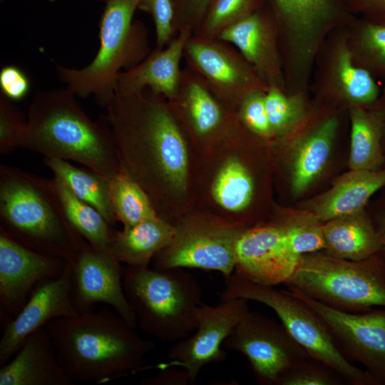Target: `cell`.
Masks as SVG:
<instances>
[{
	"label": "cell",
	"mask_w": 385,
	"mask_h": 385,
	"mask_svg": "<svg viewBox=\"0 0 385 385\" xmlns=\"http://www.w3.org/2000/svg\"><path fill=\"white\" fill-rule=\"evenodd\" d=\"M279 21L302 35L313 31L328 16L331 0H270Z\"/></svg>",
	"instance_id": "d6a6232c"
},
{
	"label": "cell",
	"mask_w": 385,
	"mask_h": 385,
	"mask_svg": "<svg viewBox=\"0 0 385 385\" xmlns=\"http://www.w3.org/2000/svg\"><path fill=\"white\" fill-rule=\"evenodd\" d=\"M254 191L252 177L236 159L228 160L218 173L212 185L215 201L230 212H240L250 203Z\"/></svg>",
	"instance_id": "f546056e"
},
{
	"label": "cell",
	"mask_w": 385,
	"mask_h": 385,
	"mask_svg": "<svg viewBox=\"0 0 385 385\" xmlns=\"http://www.w3.org/2000/svg\"><path fill=\"white\" fill-rule=\"evenodd\" d=\"M380 192L381 195L371 203L368 211L379 241L378 255L385 261V188Z\"/></svg>",
	"instance_id": "7bdbcfd3"
},
{
	"label": "cell",
	"mask_w": 385,
	"mask_h": 385,
	"mask_svg": "<svg viewBox=\"0 0 385 385\" xmlns=\"http://www.w3.org/2000/svg\"><path fill=\"white\" fill-rule=\"evenodd\" d=\"M211 1L173 0L177 33L180 31H189L193 34Z\"/></svg>",
	"instance_id": "ab89813d"
},
{
	"label": "cell",
	"mask_w": 385,
	"mask_h": 385,
	"mask_svg": "<svg viewBox=\"0 0 385 385\" xmlns=\"http://www.w3.org/2000/svg\"><path fill=\"white\" fill-rule=\"evenodd\" d=\"M289 287V291L323 321L342 354L359 362L377 381L385 385V308L360 313L334 309Z\"/></svg>",
	"instance_id": "8fae6325"
},
{
	"label": "cell",
	"mask_w": 385,
	"mask_h": 385,
	"mask_svg": "<svg viewBox=\"0 0 385 385\" xmlns=\"http://www.w3.org/2000/svg\"><path fill=\"white\" fill-rule=\"evenodd\" d=\"M138 9L149 14L154 23L155 48H164L177 36L173 0H140Z\"/></svg>",
	"instance_id": "74e56055"
},
{
	"label": "cell",
	"mask_w": 385,
	"mask_h": 385,
	"mask_svg": "<svg viewBox=\"0 0 385 385\" xmlns=\"http://www.w3.org/2000/svg\"><path fill=\"white\" fill-rule=\"evenodd\" d=\"M52 181L73 228L93 247L109 249L113 230L101 212L76 197L56 176Z\"/></svg>",
	"instance_id": "83f0119b"
},
{
	"label": "cell",
	"mask_w": 385,
	"mask_h": 385,
	"mask_svg": "<svg viewBox=\"0 0 385 385\" xmlns=\"http://www.w3.org/2000/svg\"><path fill=\"white\" fill-rule=\"evenodd\" d=\"M374 108L379 114L382 125V146L385 156V93Z\"/></svg>",
	"instance_id": "bcb514c9"
},
{
	"label": "cell",
	"mask_w": 385,
	"mask_h": 385,
	"mask_svg": "<svg viewBox=\"0 0 385 385\" xmlns=\"http://www.w3.org/2000/svg\"><path fill=\"white\" fill-rule=\"evenodd\" d=\"M104 117L122 169L151 202L163 185L185 190L188 157L185 138L168 101L149 89L115 95Z\"/></svg>",
	"instance_id": "6da1fadb"
},
{
	"label": "cell",
	"mask_w": 385,
	"mask_h": 385,
	"mask_svg": "<svg viewBox=\"0 0 385 385\" xmlns=\"http://www.w3.org/2000/svg\"><path fill=\"white\" fill-rule=\"evenodd\" d=\"M176 118H180L196 137L210 138L234 130L238 117L221 101L205 82L188 67L183 69L176 96L168 101Z\"/></svg>",
	"instance_id": "ac0fdd59"
},
{
	"label": "cell",
	"mask_w": 385,
	"mask_h": 385,
	"mask_svg": "<svg viewBox=\"0 0 385 385\" xmlns=\"http://www.w3.org/2000/svg\"><path fill=\"white\" fill-rule=\"evenodd\" d=\"M235 272L257 284L276 286L294 274L300 256L276 224L245 229L235 245Z\"/></svg>",
	"instance_id": "2e32d148"
},
{
	"label": "cell",
	"mask_w": 385,
	"mask_h": 385,
	"mask_svg": "<svg viewBox=\"0 0 385 385\" xmlns=\"http://www.w3.org/2000/svg\"><path fill=\"white\" fill-rule=\"evenodd\" d=\"M78 314L71 296L68 263L61 275L36 287L19 314L5 324L0 339V366L10 360L37 329L54 319Z\"/></svg>",
	"instance_id": "e0dca14e"
},
{
	"label": "cell",
	"mask_w": 385,
	"mask_h": 385,
	"mask_svg": "<svg viewBox=\"0 0 385 385\" xmlns=\"http://www.w3.org/2000/svg\"><path fill=\"white\" fill-rule=\"evenodd\" d=\"M343 381L345 380L332 369L309 358L287 371L278 385H341Z\"/></svg>",
	"instance_id": "d590c367"
},
{
	"label": "cell",
	"mask_w": 385,
	"mask_h": 385,
	"mask_svg": "<svg viewBox=\"0 0 385 385\" xmlns=\"http://www.w3.org/2000/svg\"><path fill=\"white\" fill-rule=\"evenodd\" d=\"M160 371L161 372L155 376L144 379L141 384L143 385H185L189 384L187 373L180 368H168Z\"/></svg>",
	"instance_id": "ee69618b"
},
{
	"label": "cell",
	"mask_w": 385,
	"mask_h": 385,
	"mask_svg": "<svg viewBox=\"0 0 385 385\" xmlns=\"http://www.w3.org/2000/svg\"><path fill=\"white\" fill-rule=\"evenodd\" d=\"M337 69L342 91L349 101L359 107L376 103L379 89L376 82L368 71L352 63L348 51L339 53Z\"/></svg>",
	"instance_id": "836d02e7"
},
{
	"label": "cell",
	"mask_w": 385,
	"mask_h": 385,
	"mask_svg": "<svg viewBox=\"0 0 385 385\" xmlns=\"http://www.w3.org/2000/svg\"><path fill=\"white\" fill-rule=\"evenodd\" d=\"M140 0H109L99 21L100 46L93 61L82 68L56 65L66 88L80 98L93 96L106 107L115 96L118 76L135 66L151 52L148 29L133 20Z\"/></svg>",
	"instance_id": "5b68a950"
},
{
	"label": "cell",
	"mask_w": 385,
	"mask_h": 385,
	"mask_svg": "<svg viewBox=\"0 0 385 385\" xmlns=\"http://www.w3.org/2000/svg\"><path fill=\"white\" fill-rule=\"evenodd\" d=\"M372 11L382 18L381 24H385V0H365Z\"/></svg>",
	"instance_id": "f6af8a7d"
},
{
	"label": "cell",
	"mask_w": 385,
	"mask_h": 385,
	"mask_svg": "<svg viewBox=\"0 0 385 385\" xmlns=\"http://www.w3.org/2000/svg\"><path fill=\"white\" fill-rule=\"evenodd\" d=\"M286 284L347 312L385 308V261L379 255L349 260L330 255L324 250L304 254Z\"/></svg>",
	"instance_id": "52a82bcc"
},
{
	"label": "cell",
	"mask_w": 385,
	"mask_h": 385,
	"mask_svg": "<svg viewBox=\"0 0 385 385\" xmlns=\"http://www.w3.org/2000/svg\"><path fill=\"white\" fill-rule=\"evenodd\" d=\"M324 251L334 257L361 260L378 255L379 238L367 207L324 222Z\"/></svg>",
	"instance_id": "d4e9b609"
},
{
	"label": "cell",
	"mask_w": 385,
	"mask_h": 385,
	"mask_svg": "<svg viewBox=\"0 0 385 385\" xmlns=\"http://www.w3.org/2000/svg\"><path fill=\"white\" fill-rule=\"evenodd\" d=\"M385 188V167L377 170H349L323 193L307 200L302 209L323 222L366 208L370 199Z\"/></svg>",
	"instance_id": "44dd1931"
},
{
	"label": "cell",
	"mask_w": 385,
	"mask_h": 385,
	"mask_svg": "<svg viewBox=\"0 0 385 385\" xmlns=\"http://www.w3.org/2000/svg\"><path fill=\"white\" fill-rule=\"evenodd\" d=\"M361 41L369 61L385 69V24L374 22L366 24Z\"/></svg>",
	"instance_id": "b9f144b4"
},
{
	"label": "cell",
	"mask_w": 385,
	"mask_h": 385,
	"mask_svg": "<svg viewBox=\"0 0 385 385\" xmlns=\"http://www.w3.org/2000/svg\"><path fill=\"white\" fill-rule=\"evenodd\" d=\"M123 270L109 249H98L86 242L71 264V296L78 312H90L96 304H105L135 328L136 315L123 287Z\"/></svg>",
	"instance_id": "5bb4252c"
},
{
	"label": "cell",
	"mask_w": 385,
	"mask_h": 385,
	"mask_svg": "<svg viewBox=\"0 0 385 385\" xmlns=\"http://www.w3.org/2000/svg\"><path fill=\"white\" fill-rule=\"evenodd\" d=\"M266 91H254L238 106L237 117L249 130L262 138L272 136L265 107Z\"/></svg>",
	"instance_id": "f35d334b"
},
{
	"label": "cell",
	"mask_w": 385,
	"mask_h": 385,
	"mask_svg": "<svg viewBox=\"0 0 385 385\" xmlns=\"http://www.w3.org/2000/svg\"><path fill=\"white\" fill-rule=\"evenodd\" d=\"M259 0H212L192 35L217 39L227 28L257 11Z\"/></svg>",
	"instance_id": "1f68e13d"
},
{
	"label": "cell",
	"mask_w": 385,
	"mask_h": 385,
	"mask_svg": "<svg viewBox=\"0 0 385 385\" xmlns=\"http://www.w3.org/2000/svg\"><path fill=\"white\" fill-rule=\"evenodd\" d=\"M183 58L187 67L232 108H237L250 93L268 88L242 54L222 41L192 35L185 44Z\"/></svg>",
	"instance_id": "4fadbf2b"
},
{
	"label": "cell",
	"mask_w": 385,
	"mask_h": 385,
	"mask_svg": "<svg viewBox=\"0 0 385 385\" xmlns=\"http://www.w3.org/2000/svg\"><path fill=\"white\" fill-rule=\"evenodd\" d=\"M217 39L233 45L269 86H277L274 32L258 11L225 29Z\"/></svg>",
	"instance_id": "7402d4cb"
},
{
	"label": "cell",
	"mask_w": 385,
	"mask_h": 385,
	"mask_svg": "<svg viewBox=\"0 0 385 385\" xmlns=\"http://www.w3.org/2000/svg\"><path fill=\"white\" fill-rule=\"evenodd\" d=\"M247 302L241 298L220 300L215 306L202 302L195 314V332L173 343L168 361L153 368H180L187 373L189 384H193L203 367L225 359L223 343L242 316L250 310Z\"/></svg>",
	"instance_id": "7c38bea8"
},
{
	"label": "cell",
	"mask_w": 385,
	"mask_h": 385,
	"mask_svg": "<svg viewBox=\"0 0 385 385\" xmlns=\"http://www.w3.org/2000/svg\"><path fill=\"white\" fill-rule=\"evenodd\" d=\"M189 31H180L164 48L154 50L140 63L119 73L115 95H128L149 89L168 101L174 98L179 90L182 71L180 62L188 38Z\"/></svg>",
	"instance_id": "d6986e66"
},
{
	"label": "cell",
	"mask_w": 385,
	"mask_h": 385,
	"mask_svg": "<svg viewBox=\"0 0 385 385\" xmlns=\"http://www.w3.org/2000/svg\"><path fill=\"white\" fill-rule=\"evenodd\" d=\"M276 225L284 232L290 250L298 256L325 248L324 222L309 210L290 211Z\"/></svg>",
	"instance_id": "4dcf8cb0"
},
{
	"label": "cell",
	"mask_w": 385,
	"mask_h": 385,
	"mask_svg": "<svg viewBox=\"0 0 385 385\" xmlns=\"http://www.w3.org/2000/svg\"><path fill=\"white\" fill-rule=\"evenodd\" d=\"M265 107L272 136L292 132L304 114L302 103L286 96L278 87L269 86L265 95Z\"/></svg>",
	"instance_id": "e575fe53"
},
{
	"label": "cell",
	"mask_w": 385,
	"mask_h": 385,
	"mask_svg": "<svg viewBox=\"0 0 385 385\" xmlns=\"http://www.w3.org/2000/svg\"><path fill=\"white\" fill-rule=\"evenodd\" d=\"M337 128V118H329L292 143L290 185L294 197L303 195L324 172Z\"/></svg>",
	"instance_id": "603a6c76"
},
{
	"label": "cell",
	"mask_w": 385,
	"mask_h": 385,
	"mask_svg": "<svg viewBox=\"0 0 385 385\" xmlns=\"http://www.w3.org/2000/svg\"><path fill=\"white\" fill-rule=\"evenodd\" d=\"M96 1H101V2L106 3V2H108L109 0H96Z\"/></svg>",
	"instance_id": "7dc6e473"
},
{
	"label": "cell",
	"mask_w": 385,
	"mask_h": 385,
	"mask_svg": "<svg viewBox=\"0 0 385 385\" xmlns=\"http://www.w3.org/2000/svg\"><path fill=\"white\" fill-rule=\"evenodd\" d=\"M45 327L73 383L106 384L152 368L146 356L153 342L141 337L112 308L58 318Z\"/></svg>",
	"instance_id": "7a4b0ae2"
},
{
	"label": "cell",
	"mask_w": 385,
	"mask_h": 385,
	"mask_svg": "<svg viewBox=\"0 0 385 385\" xmlns=\"http://www.w3.org/2000/svg\"><path fill=\"white\" fill-rule=\"evenodd\" d=\"M109 190L115 220L123 228L158 215L143 188L123 169L109 182Z\"/></svg>",
	"instance_id": "f1b7e54d"
},
{
	"label": "cell",
	"mask_w": 385,
	"mask_h": 385,
	"mask_svg": "<svg viewBox=\"0 0 385 385\" xmlns=\"http://www.w3.org/2000/svg\"><path fill=\"white\" fill-rule=\"evenodd\" d=\"M26 118L13 101L0 93V154L6 155L19 148Z\"/></svg>",
	"instance_id": "8d00e7d4"
},
{
	"label": "cell",
	"mask_w": 385,
	"mask_h": 385,
	"mask_svg": "<svg viewBox=\"0 0 385 385\" xmlns=\"http://www.w3.org/2000/svg\"><path fill=\"white\" fill-rule=\"evenodd\" d=\"M44 164L76 197L98 210L113 227L116 220L109 183L103 177L91 169L76 167L61 159L44 158Z\"/></svg>",
	"instance_id": "4316f807"
},
{
	"label": "cell",
	"mask_w": 385,
	"mask_h": 385,
	"mask_svg": "<svg viewBox=\"0 0 385 385\" xmlns=\"http://www.w3.org/2000/svg\"><path fill=\"white\" fill-rule=\"evenodd\" d=\"M68 262L34 251L0 230V309L5 324L16 317L40 284L58 277Z\"/></svg>",
	"instance_id": "9a60e30c"
},
{
	"label": "cell",
	"mask_w": 385,
	"mask_h": 385,
	"mask_svg": "<svg viewBox=\"0 0 385 385\" xmlns=\"http://www.w3.org/2000/svg\"><path fill=\"white\" fill-rule=\"evenodd\" d=\"M223 347L241 353L261 385H278L287 371L310 358L282 323L250 310L236 324Z\"/></svg>",
	"instance_id": "9c48e42d"
},
{
	"label": "cell",
	"mask_w": 385,
	"mask_h": 385,
	"mask_svg": "<svg viewBox=\"0 0 385 385\" xmlns=\"http://www.w3.org/2000/svg\"><path fill=\"white\" fill-rule=\"evenodd\" d=\"M175 226L159 215L120 231L113 230L110 250L121 263L132 267H148L156 254L168 247Z\"/></svg>",
	"instance_id": "cb8c5ba5"
},
{
	"label": "cell",
	"mask_w": 385,
	"mask_h": 385,
	"mask_svg": "<svg viewBox=\"0 0 385 385\" xmlns=\"http://www.w3.org/2000/svg\"><path fill=\"white\" fill-rule=\"evenodd\" d=\"M0 230L19 244L72 264L84 238L66 217L52 178L0 165Z\"/></svg>",
	"instance_id": "277c9868"
},
{
	"label": "cell",
	"mask_w": 385,
	"mask_h": 385,
	"mask_svg": "<svg viewBox=\"0 0 385 385\" xmlns=\"http://www.w3.org/2000/svg\"><path fill=\"white\" fill-rule=\"evenodd\" d=\"M349 170H377L385 167L382 125L379 113L354 106L350 111Z\"/></svg>",
	"instance_id": "484cf974"
},
{
	"label": "cell",
	"mask_w": 385,
	"mask_h": 385,
	"mask_svg": "<svg viewBox=\"0 0 385 385\" xmlns=\"http://www.w3.org/2000/svg\"><path fill=\"white\" fill-rule=\"evenodd\" d=\"M173 241L153 258V269L216 271L228 279L235 270V245L240 225L193 220L175 226Z\"/></svg>",
	"instance_id": "30bf717a"
},
{
	"label": "cell",
	"mask_w": 385,
	"mask_h": 385,
	"mask_svg": "<svg viewBox=\"0 0 385 385\" xmlns=\"http://www.w3.org/2000/svg\"><path fill=\"white\" fill-rule=\"evenodd\" d=\"M123 287L138 324L146 334L163 342L175 343L196 329L202 289L184 269L126 266Z\"/></svg>",
	"instance_id": "8992f818"
},
{
	"label": "cell",
	"mask_w": 385,
	"mask_h": 385,
	"mask_svg": "<svg viewBox=\"0 0 385 385\" xmlns=\"http://www.w3.org/2000/svg\"><path fill=\"white\" fill-rule=\"evenodd\" d=\"M19 148L76 162L108 183L122 169L109 126L91 120L67 88L36 93Z\"/></svg>",
	"instance_id": "3957f363"
},
{
	"label": "cell",
	"mask_w": 385,
	"mask_h": 385,
	"mask_svg": "<svg viewBox=\"0 0 385 385\" xmlns=\"http://www.w3.org/2000/svg\"><path fill=\"white\" fill-rule=\"evenodd\" d=\"M225 282L220 300L241 298L267 305L310 358L332 369L349 384L378 385L368 371L354 366L342 354L321 318L289 290L257 284L236 272Z\"/></svg>",
	"instance_id": "ba28073f"
},
{
	"label": "cell",
	"mask_w": 385,
	"mask_h": 385,
	"mask_svg": "<svg viewBox=\"0 0 385 385\" xmlns=\"http://www.w3.org/2000/svg\"><path fill=\"white\" fill-rule=\"evenodd\" d=\"M0 366V385L74 384L61 366L46 327L29 335L12 358Z\"/></svg>",
	"instance_id": "ffe728a7"
},
{
	"label": "cell",
	"mask_w": 385,
	"mask_h": 385,
	"mask_svg": "<svg viewBox=\"0 0 385 385\" xmlns=\"http://www.w3.org/2000/svg\"><path fill=\"white\" fill-rule=\"evenodd\" d=\"M31 88V82L25 72L15 65H6L0 71L1 94L11 101L24 99Z\"/></svg>",
	"instance_id": "60d3db41"
}]
</instances>
